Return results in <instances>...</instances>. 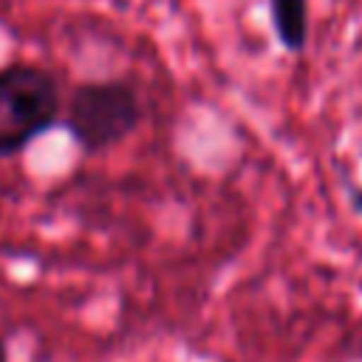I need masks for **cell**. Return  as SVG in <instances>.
Instances as JSON below:
<instances>
[{"label": "cell", "mask_w": 362, "mask_h": 362, "mask_svg": "<svg viewBox=\"0 0 362 362\" xmlns=\"http://www.w3.org/2000/svg\"><path fill=\"white\" fill-rule=\"evenodd\" d=\"M269 20L288 54H300L308 45V0H269Z\"/></svg>", "instance_id": "cell-3"}, {"label": "cell", "mask_w": 362, "mask_h": 362, "mask_svg": "<svg viewBox=\"0 0 362 362\" xmlns=\"http://www.w3.org/2000/svg\"><path fill=\"white\" fill-rule=\"evenodd\" d=\"M59 119L57 79L28 62L0 68V156L23 153Z\"/></svg>", "instance_id": "cell-1"}, {"label": "cell", "mask_w": 362, "mask_h": 362, "mask_svg": "<svg viewBox=\"0 0 362 362\" xmlns=\"http://www.w3.org/2000/svg\"><path fill=\"white\" fill-rule=\"evenodd\" d=\"M0 362H8V351H6V342L0 337Z\"/></svg>", "instance_id": "cell-4"}, {"label": "cell", "mask_w": 362, "mask_h": 362, "mask_svg": "<svg viewBox=\"0 0 362 362\" xmlns=\"http://www.w3.org/2000/svg\"><path fill=\"white\" fill-rule=\"evenodd\" d=\"M141 122V102L127 82H85L74 88L65 124L76 147L99 156L122 144Z\"/></svg>", "instance_id": "cell-2"}]
</instances>
